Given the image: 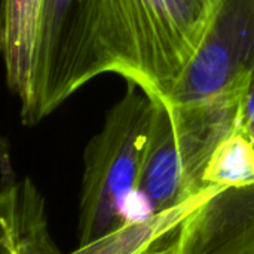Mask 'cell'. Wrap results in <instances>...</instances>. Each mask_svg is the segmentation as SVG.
I'll return each instance as SVG.
<instances>
[{
  "label": "cell",
  "mask_w": 254,
  "mask_h": 254,
  "mask_svg": "<svg viewBox=\"0 0 254 254\" xmlns=\"http://www.w3.org/2000/svg\"><path fill=\"white\" fill-rule=\"evenodd\" d=\"M13 243L15 254H61L49 235L42 199L27 198L18 204Z\"/></svg>",
  "instance_id": "ba28073f"
},
{
  "label": "cell",
  "mask_w": 254,
  "mask_h": 254,
  "mask_svg": "<svg viewBox=\"0 0 254 254\" xmlns=\"http://www.w3.org/2000/svg\"><path fill=\"white\" fill-rule=\"evenodd\" d=\"M254 73V0H214L167 107L244 98Z\"/></svg>",
  "instance_id": "3957f363"
},
{
  "label": "cell",
  "mask_w": 254,
  "mask_h": 254,
  "mask_svg": "<svg viewBox=\"0 0 254 254\" xmlns=\"http://www.w3.org/2000/svg\"><path fill=\"white\" fill-rule=\"evenodd\" d=\"M168 254H254V183L213 188L183 219Z\"/></svg>",
  "instance_id": "5b68a950"
},
{
  "label": "cell",
  "mask_w": 254,
  "mask_h": 254,
  "mask_svg": "<svg viewBox=\"0 0 254 254\" xmlns=\"http://www.w3.org/2000/svg\"><path fill=\"white\" fill-rule=\"evenodd\" d=\"M156 100L128 83L104 125L86 144L79 202V247L94 244L128 222L137 193Z\"/></svg>",
  "instance_id": "7a4b0ae2"
},
{
  "label": "cell",
  "mask_w": 254,
  "mask_h": 254,
  "mask_svg": "<svg viewBox=\"0 0 254 254\" xmlns=\"http://www.w3.org/2000/svg\"><path fill=\"white\" fill-rule=\"evenodd\" d=\"M179 3L199 25L205 28L214 0H179Z\"/></svg>",
  "instance_id": "8fae6325"
},
{
  "label": "cell",
  "mask_w": 254,
  "mask_h": 254,
  "mask_svg": "<svg viewBox=\"0 0 254 254\" xmlns=\"http://www.w3.org/2000/svg\"><path fill=\"white\" fill-rule=\"evenodd\" d=\"M15 198L13 182L0 186V254H15Z\"/></svg>",
  "instance_id": "9c48e42d"
},
{
  "label": "cell",
  "mask_w": 254,
  "mask_h": 254,
  "mask_svg": "<svg viewBox=\"0 0 254 254\" xmlns=\"http://www.w3.org/2000/svg\"><path fill=\"white\" fill-rule=\"evenodd\" d=\"M241 125L244 132L250 137L254 143V73L252 82L247 88V92L244 95L243 101V110H241Z\"/></svg>",
  "instance_id": "30bf717a"
},
{
  "label": "cell",
  "mask_w": 254,
  "mask_h": 254,
  "mask_svg": "<svg viewBox=\"0 0 254 254\" xmlns=\"http://www.w3.org/2000/svg\"><path fill=\"white\" fill-rule=\"evenodd\" d=\"M205 188H231L254 183V143L243 128L225 137L213 150L202 174Z\"/></svg>",
  "instance_id": "52a82bcc"
},
{
  "label": "cell",
  "mask_w": 254,
  "mask_h": 254,
  "mask_svg": "<svg viewBox=\"0 0 254 254\" xmlns=\"http://www.w3.org/2000/svg\"><path fill=\"white\" fill-rule=\"evenodd\" d=\"M0 165H1V174L7 182H12V170H10V161L9 153L4 141L0 138Z\"/></svg>",
  "instance_id": "7c38bea8"
},
{
  "label": "cell",
  "mask_w": 254,
  "mask_h": 254,
  "mask_svg": "<svg viewBox=\"0 0 254 254\" xmlns=\"http://www.w3.org/2000/svg\"><path fill=\"white\" fill-rule=\"evenodd\" d=\"M85 0H42L33 67V97L25 125H36L70 95V74Z\"/></svg>",
  "instance_id": "277c9868"
},
{
  "label": "cell",
  "mask_w": 254,
  "mask_h": 254,
  "mask_svg": "<svg viewBox=\"0 0 254 254\" xmlns=\"http://www.w3.org/2000/svg\"><path fill=\"white\" fill-rule=\"evenodd\" d=\"M202 34L179 0H85L70 92L115 73L167 104Z\"/></svg>",
  "instance_id": "6da1fadb"
},
{
  "label": "cell",
  "mask_w": 254,
  "mask_h": 254,
  "mask_svg": "<svg viewBox=\"0 0 254 254\" xmlns=\"http://www.w3.org/2000/svg\"><path fill=\"white\" fill-rule=\"evenodd\" d=\"M40 10L42 0L0 1V52L7 86L21 103V119L31 106Z\"/></svg>",
  "instance_id": "8992f818"
}]
</instances>
